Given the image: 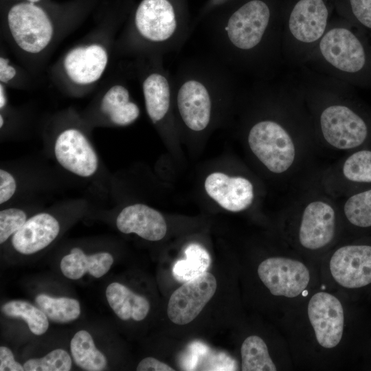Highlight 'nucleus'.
I'll return each mask as SVG.
<instances>
[{"label": "nucleus", "mask_w": 371, "mask_h": 371, "mask_svg": "<svg viewBox=\"0 0 371 371\" xmlns=\"http://www.w3.org/2000/svg\"><path fill=\"white\" fill-rule=\"evenodd\" d=\"M357 301L322 284L282 317L293 364L305 369H341L366 348Z\"/></svg>", "instance_id": "f257e3e1"}, {"label": "nucleus", "mask_w": 371, "mask_h": 371, "mask_svg": "<svg viewBox=\"0 0 371 371\" xmlns=\"http://www.w3.org/2000/svg\"><path fill=\"white\" fill-rule=\"evenodd\" d=\"M212 14L216 47L233 65L266 71L282 57V17L273 0H231Z\"/></svg>", "instance_id": "f03ea898"}, {"label": "nucleus", "mask_w": 371, "mask_h": 371, "mask_svg": "<svg viewBox=\"0 0 371 371\" xmlns=\"http://www.w3.org/2000/svg\"><path fill=\"white\" fill-rule=\"evenodd\" d=\"M229 81L221 68L207 63L187 64L179 71L172 90L179 115L189 129L199 132L207 127L214 93Z\"/></svg>", "instance_id": "7ed1b4c3"}, {"label": "nucleus", "mask_w": 371, "mask_h": 371, "mask_svg": "<svg viewBox=\"0 0 371 371\" xmlns=\"http://www.w3.org/2000/svg\"><path fill=\"white\" fill-rule=\"evenodd\" d=\"M334 0H291L282 15V57L304 65L326 32Z\"/></svg>", "instance_id": "20e7f679"}, {"label": "nucleus", "mask_w": 371, "mask_h": 371, "mask_svg": "<svg viewBox=\"0 0 371 371\" xmlns=\"http://www.w3.org/2000/svg\"><path fill=\"white\" fill-rule=\"evenodd\" d=\"M322 284L358 301L371 297V245L337 247L319 262Z\"/></svg>", "instance_id": "39448f33"}, {"label": "nucleus", "mask_w": 371, "mask_h": 371, "mask_svg": "<svg viewBox=\"0 0 371 371\" xmlns=\"http://www.w3.org/2000/svg\"><path fill=\"white\" fill-rule=\"evenodd\" d=\"M135 29L144 41L168 52L178 48L190 32L188 0H142Z\"/></svg>", "instance_id": "423d86ee"}, {"label": "nucleus", "mask_w": 371, "mask_h": 371, "mask_svg": "<svg viewBox=\"0 0 371 371\" xmlns=\"http://www.w3.org/2000/svg\"><path fill=\"white\" fill-rule=\"evenodd\" d=\"M337 217L333 207L323 201H314L304 209L295 232L302 255L319 262L333 243Z\"/></svg>", "instance_id": "0eeeda50"}, {"label": "nucleus", "mask_w": 371, "mask_h": 371, "mask_svg": "<svg viewBox=\"0 0 371 371\" xmlns=\"http://www.w3.org/2000/svg\"><path fill=\"white\" fill-rule=\"evenodd\" d=\"M247 139L253 153L273 173L286 171L295 160V148L292 137L276 120L258 121L251 127Z\"/></svg>", "instance_id": "6e6552de"}, {"label": "nucleus", "mask_w": 371, "mask_h": 371, "mask_svg": "<svg viewBox=\"0 0 371 371\" xmlns=\"http://www.w3.org/2000/svg\"><path fill=\"white\" fill-rule=\"evenodd\" d=\"M8 23L15 43L26 52H41L53 36L54 29L49 18L34 3L13 5L8 14Z\"/></svg>", "instance_id": "1a4fd4ad"}, {"label": "nucleus", "mask_w": 371, "mask_h": 371, "mask_svg": "<svg viewBox=\"0 0 371 371\" xmlns=\"http://www.w3.org/2000/svg\"><path fill=\"white\" fill-rule=\"evenodd\" d=\"M318 123L324 139L338 149L360 146L366 139L368 127L364 120L341 101H333L322 107Z\"/></svg>", "instance_id": "9d476101"}, {"label": "nucleus", "mask_w": 371, "mask_h": 371, "mask_svg": "<svg viewBox=\"0 0 371 371\" xmlns=\"http://www.w3.org/2000/svg\"><path fill=\"white\" fill-rule=\"evenodd\" d=\"M53 150L58 164L73 175L89 178L98 171V154L87 137L77 128L61 131L55 139Z\"/></svg>", "instance_id": "9b49d317"}, {"label": "nucleus", "mask_w": 371, "mask_h": 371, "mask_svg": "<svg viewBox=\"0 0 371 371\" xmlns=\"http://www.w3.org/2000/svg\"><path fill=\"white\" fill-rule=\"evenodd\" d=\"M216 288L215 277L207 271L185 282L169 299L167 308L168 318L178 325L191 322L212 298Z\"/></svg>", "instance_id": "f8f14e48"}, {"label": "nucleus", "mask_w": 371, "mask_h": 371, "mask_svg": "<svg viewBox=\"0 0 371 371\" xmlns=\"http://www.w3.org/2000/svg\"><path fill=\"white\" fill-rule=\"evenodd\" d=\"M207 194L224 209L234 212L248 208L254 200V187L246 178L213 172L205 181Z\"/></svg>", "instance_id": "ddd939ff"}, {"label": "nucleus", "mask_w": 371, "mask_h": 371, "mask_svg": "<svg viewBox=\"0 0 371 371\" xmlns=\"http://www.w3.org/2000/svg\"><path fill=\"white\" fill-rule=\"evenodd\" d=\"M60 231V222L53 214L40 212L27 220L12 236L11 243L21 254H34L51 245Z\"/></svg>", "instance_id": "4468645a"}, {"label": "nucleus", "mask_w": 371, "mask_h": 371, "mask_svg": "<svg viewBox=\"0 0 371 371\" xmlns=\"http://www.w3.org/2000/svg\"><path fill=\"white\" fill-rule=\"evenodd\" d=\"M116 226L124 234L134 233L150 241L161 240L167 232V225L162 214L142 203L124 207L117 216Z\"/></svg>", "instance_id": "2eb2a0df"}, {"label": "nucleus", "mask_w": 371, "mask_h": 371, "mask_svg": "<svg viewBox=\"0 0 371 371\" xmlns=\"http://www.w3.org/2000/svg\"><path fill=\"white\" fill-rule=\"evenodd\" d=\"M108 63V55L100 45L78 47L65 56L63 65L68 77L75 83L89 85L102 76Z\"/></svg>", "instance_id": "dca6fc26"}, {"label": "nucleus", "mask_w": 371, "mask_h": 371, "mask_svg": "<svg viewBox=\"0 0 371 371\" xmlns=\"http://www.w3.org/2000/svg\"><path fill=\"white\" fill-rule=\"evenodd\" d=\"M142 91L147 114L153 123L163 120L168 114L172 93V80L168 73L154 71L142 82Z\"/></svg>", "instance_id": "f3484780"}, {"label": "nucleus", "mask_w": 371, "mask_h": 371, "mask_svg": "<svg viewBox=\"0 0 371 371\" xmlns=\"http://www.w3.org/2000/svg\"><path fill=\"white\" fill-rule=\"evenodd\" d=\"M113 262V257L109 252L87 255L81 249L74 247L63 257L60 267L64 276L70 280H78L86 273L99 278L109 271Z\"/></svg>", "instance_id": "a211bd4d"}, {"label": "nucleus", "mask_w": 371, "mask_h": 371, "mask_svg": "<svg viewBox=\"0 0 371 371\" xmlns=\"http://www.w3.org/2000/svg\"><path fill=\"white\" fill-rule=\"evenodd\" d=\"M105 293L110 307L122 320L139 322L148 314L150 306L148 300L121 283L109 284Z\"/></svg>", "instance_id": "6ab92c4d"}, {"label": "nucleus", "mask_w": 371, "mask_h": 371, "mask_svg": "<svg viewBox=\"0 0 371 371\" xmlns=\"http://www.w3.org/2000/svg\"><path fill=\"white\" fill-rule=\"evenodd\" d=\"M100 109L113 124L120 126L133 123L140 114L138 106L130 100L128 90L121 85L111 87L105 93Z\"/></svg>", "instance_id": "aec40b11"}, {"label": "nucleus", "mask_w": 371, "mask_h": 371, "mask_svg": "<svg viewBox=\"0 0 371 371\" xmlns=\"http://www.w3.org/2000/svg\"><path fill=\"white\" fill-rule=\"evenodd\" d=\"M240 357L242 371H276L282 368L271 355L266 341L257 335H249L244 339Z\"/></svg>", "instance_id": "412c9836"}, {"label": "nucleus", "mask_w": 371, "mask_h": 371, "mask_svg": "<svg viewBox=\"0 0 371 371\" xmlns=\"http://www.w3.org/2000/svg\"><path fill=\"white\" fill-rule=\"evenodd\" d=\"M70 350L74 363L82 370L101 371L107 366L106 357L97 349L92 336L85 330H80L74 335Z\"/></svg>", "instance_id": "4be33fe9"}, {"label": "nucleus", "mask_w": 371, "mask_h": 371, "mask_svg": "<svg viewBox=\"0 0 371 371\" xmlns=\"http://www.w3.org/2000/svg\"><path fill=\"white\" fill-rule=\"evenodd\" d=\"M35 302L48 319L56 323L74 321L81 312L80 302L73 298L54 297L41 293L36 296Z\"/></svg>", "instance_id": "5701e85b"}, {"label": "nucleus", "mask_w": 371, "mask_h": 371, "mask_svg": "<svg viewBox=\"0 0 371 371\" xmlns=\"http://www.w3.org/2000/svg\"><path fill=\"white\" fill-rule=\"evenodd\" d=\"M186 259L178 260L173 267L175 278L180 282L190 280L206 271L211 259L205 248L195 243L185 250Z\"/></svg>", "instance_id": "b1692460"}, {"label": "nucleus", "mask_w": 371, "mask_h": 371, "mask_svg": "<svg viewBox=\"0 0 371 371\" xmlns=\"http://www.w3.org/2000/svg\"><path fill=\"white\" fill-rule=\"evenodd\" d=\"M2 313L9 317L23 319L36 335L44 334L49 328L48 317L39 308L24 300H12L1 306Z\"/></svg>", "instance_id": "393cba45"}, {"label": "nucleus", "mask_w": 371, "mask_h": 371, "mask_svg": "<svg viewBox=\"0 0 371 371\" xmlns=\"http://www.w3.org/2000/svg\"><path fill=\"white\" fill-rule=\"evenodd\" d=\"M350 225L359 229L371 227V190L350 196L344 207Z\"/></svg>", "instance_id": "a878e982"}, {"label": "nucleus", "mask_w": 371, "mask_h": 371, "mask_svg": "<svg viewBox=\"0 0 371 371\" xmlns=\"http://www.w3.org/2000/svg\"><path fill=\"white\" fill-rule=\"evenodd\" d=\"M71 365V359L68 352L57 348L43 357L26 361L23 367L25 371H69Z\"/></svg>", "instance_id": "bb28decb"}, {"label": "nucleus", "mask_w": 371, "mask_h": 371, "mask_svg": "<svg viewBox=\"0 0 371 371\" xmlns=\"http://www.w3.org/2000/svg\"><path fill=\"white\" fill-rule=\"evenodd\" d=\"M342 170L344 177L350 181L371 182V151L353 153L344 162Z\"/></svg>", "instance_id": "cd10ccee"}, {"label": "nucleus", "mask_w": 371, "mask_h": 371, "mask_svg": "<svg viewBox=\"0 0 371 371\" xmlns=\"http://www.w3.org/2000/svg\"><path fill=\"white\" fill-rule=\"evenodd\" d=\"M26 212L19 207H8L0 212V243L6 242L27 221Z\"/></svg>", "instance_id": "c85d7f7f"}, {"label": "nucleus", "mask_w": 371, "mask_h": 371, "mask_svg": "<svg viewBox=\"0 0 371 371\" xmlns=\"http://www.w3.org/2000/svg\"><path fill=\"white\" fill-rule=\"evenodd\" d=\"M352 15L364 27L371 30V0H347Z\"/></svg>", "instance_id": "c756f323"}, {"label": "nucleus", "mask_w": 371, "mask_h": 371, "mask_svg": "<svg viewBox=\"0 0 371 371\" xmlns=\"http://www.w3.org/2000/svg\"><path fill=\"white\" fill-rule=\"evenodd\" d=\"M17 190V182L14 176L8 170L0 169V204L9 201Z\"/></svg>", "instance_id": "7c9ffc66"}, {"label": "nucleus", "mask_w": 371, "mask_h": 371, "mask_svg": "<svg viewBox=\"0 0 371 371\" xmlns=\"http://www.w3.org/2000/svg\"><path fill=\"white\" fill-rule=\"evenodd\" d=\"M0 370L1 371H24L23 366L14 360V357L10 348L0 347Z\"/></svg>", "instance_id": "2f4dec72"}, {"label": "nucleus", "mask_w": 371, "mask_h": 371, "mask_svg": "<svg viewBox=\"0 0 371 371\" xmlns=\"http://www.w3.org/2000/svg\"><path fill=\"white\" fill-rule=\"evenodd\" d=\"M137 371H174L175 369L158 359L148 357L143 359L137 365Z\"/></svg>", "instance_id": "473e14b6"}, {"label": "nucleus", "mask_w": 371, "mask_h": 371, "mask_svg": "<svg viewBox=\"0 0 371 371\" xmlns=\"http://www.w3.org/2000/svg\"><path fill=\"white\" fill-rule=\"evenodd\" d=\"M8 60L5 58H0V80L7 83L16 75L15 69L8 64Z\"/></svg>", "instance_id": "72a5a7b5"}, {"label": "nucleus", "mask_w": 371, "mask_h": 371, "mask_svg": "<svg viewBox=\"0 0 371 371\" xmlns=\"http://www.w3.org/2000/svg\"><path fill=\"white\" fill-rule=\"evenodd\" d=\"M231 0H207L200 12L201 17L207 16L218 7L229 2Z\"/></svg>", "instance_id": "f704fd0d"}, {"label": "nucleus", "mask_w": 371, "mask_h": 371, "mask_svg": "<svg viewBox=\"0 0 371 371\" xmlns=\"http://www.w3.org/2000/svg\"><path fill=\"white\" fill-rule=\"evenodd\" d=\"M6 97L4 91V89L2 85L0 86V108L3 109L6 104Z\"/></svg>", "instance_id": "c9c22d12"}, {"label": "nucleus", "mask_w": 371, "mask_h": 371, "mask_svg": "<svg viewBox=\"0 0 371 371\" xmlns=\"http://www.w3.org/2000/svg\"><path fill=\"white\" fill-rule=\"evenodd\" d=\"M4 124V119L2 116V115H0V127L2 128V126Z\"/></svg>", "instance_id": "e433bc0d"}, {"label": "nucleus", "mask_w": 371, "mask_h": 371, "mask_svg": "<svg viewBox=\"0 0 371 371\" xmlns=\"http://www.w3.org/2000/svg\"><path fill=\"white\" fill-rule=\"evenodd\" d=\"M27 1H28L29 2L35 3L38 2V1H39L40 0H27Z\"/></svg>", "instance_id": "4c0bfd02"}]
</instances>
